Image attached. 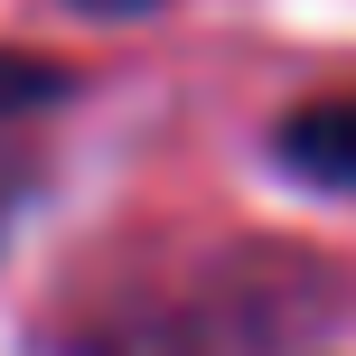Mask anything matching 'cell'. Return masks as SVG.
I'll use <instances>...</instances> for the list:
<instances>
[{
  "label": "cell",
  "mask_w": 356,
  "mask_h": 356,
  "mask_svg": "<svg viewBox=\"0 0 356 356\" xmlns=\"http://www.w3.org/2000/svg\"><path fill=\"white\" fill-rule=\"evenodd\" d=\"M66 10H85V19H141V10H160V0H66Z\"/></svg>",
  "instance_id": "3957f363"
},
{
  "label": "cell",
  "mask_w": 356,
  "mask_h": 356,
  "mask_svg": "<svg viewBox=\"0 0 356 356\" xmlns=\"http://www.w3.org/2000/svg\"><path fill=\"white\" fill-rule=\"evenodd\" d=\"M56 94H66V75H56V66L0 47V122H10V113H29V104H56Z\"/></svg>",
  "instance_id": "7a4b0ae2"
},
{
  "label": "cell",
  "mask_w": 356,
  "mask_h": 356,
  "mask_svg": "<svg viewBox=\"0 0 356 356\" xmlns=\"http://www.w3.org/2000/svg\"><path fill=\"white\" fill-rule=\"evenodd\" d=\"M282 169L328 197H356V94H319L282 122Z\"/></svg>",
  "instance_id": "6da1fadb"
}]
</instances>
